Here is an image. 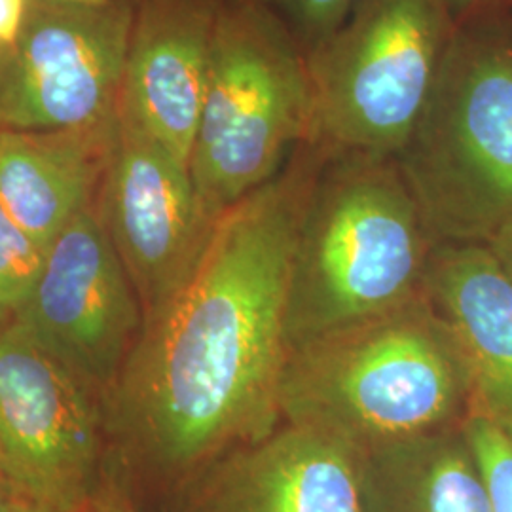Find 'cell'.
Segmentation results:
<instances>
[{"mask_svg": "<svg viewBox=\"0 0 512 512\" xmlns=\"http://www.w3.org/2000/svg\"><path fill=\"white\" fill-rule=\"evenodd\" d=\"M325 148L302 143L220 215L196 270L143 330L101 403L124 458L179 482L281 423L294 247Z\"/></svg>", "mask_w": 512, "mask_h": 512, "instance_id": "6da1fadb", "label": "cell"}, {"mask_svg": "<svg viewBox=\"0 0 512 512\" xmlns=\"http://www.w3.org/2000/svg\"><path fill=\"white\" fill-rule=\"evenodd\" d=\"M281 421L357 450L459 427L471 382L456 340L425 293L289 351Z\"/></svg>", "mask_w": 512, "mask_h": 512, "instance_id": "7a4b0ae2", "label": "cell"}, {"mask_svg": "<svg viewBox=\"0 0 512 512\" xmlns=\"http://www.w3.org/2000/svg\"><path fill=\"white\" fill-rule=\"evenodd\" d=\"M433 247L393 158L329 154L294 247L289 351L421 296Z\"/></svg>", "mask_w": 512, "mask_h": 512, "instance_id": "3957f363", "label": "cell"}, {"mask_svg": "<svg viewBox=\"0 0 512 512\" xmlns=\"http://www.w3.org/2000/svg\"><path fill=\"white\" fill-rule=\"evenodd\" d=\"M437 243H486L512 220V33L456 27L437 82L395 158Z\"/></svg>", "mask_w": 512, "mask_h": 512, "instance_id": "277c9868", "label": "cell"}, {"mask_svg": "<svg viewBox=\"0 0 512 512\" xmlns=\"http://www.w3.org/2000/svg\"><path fill=\"white\" fill-rule=\"evenodd\" d=\"M311 122L306 50L289 25L262 0L222 2L188 164L205 211L219 219L272 181Z\"/></svg>", "mask_w": 512, "mask_h": 512, "instance_id": "5b68a950", "label": "cell"}, {"mask_svg": "<svg viewBox=\"0 0 512 512\" xmlns=\"http://www.w3.org/2000/svg\"><path fill=\"white\" fill-rule=\"evenodd\" d=\"M456 31L444 0H355L306 52L311 145L397 158L437 82Z\"/></svg>", "mask_w": 512, "mask_h": 512, "instance_id": "8992f818", "label": "cell"}, {"mask_svg": "<svg viewBox=\"0 0 512 512\" xmlns=\"http://www.w3.org/2000/svg\"><path fill=\"white\" fill-rule=\"evenodd\" d=\"M135 8L37 0L0 57V131L103 126L118 109Z\"/></svg>", "mask_w": 512, "mask_h": 512, "instance_id": "52a82bcc", "label": "cell"}, {"mask_svg": "<svg viewBox=\"0 0 512 512\" xmlns=\"http://www.w3.org/2000/svg\"><path fill=\"white\" fill-rule=\"evenodd\" d=\"M12 321L103 403L143 330V311L97 203L48 245Z\"/></svg>", "mask_w": 512, "mask_h": 512, "instance_id": "ba28073f", "label": "cell"}, {"mask_svg": "<svg viewBox=\"0 0 512 512\" xmlns=\"http://www.w3.org/2000/svg\"><path fill=\"white\" fill-rule=\"evenodd\" d=\"M97 207L145 325L196 270L219 219L205 211L188 165L118 109Z\"/></svg>", "mask_w": 512, "mask_h": 512, "instance_id": "9c48e42d", "label": "cell"}, {"mask_svg": "<svg viewBox=\"0 0 512 512\" xmlns=\"http://www.w3.org/2000/svg\"><path fill=\"white\" fill-rule=\"evenodd\" d=\"M101 406L12 319L0 321V454L31 494L71 512L92 492Z\"/></svg>", "mask_w": 512, "mask_h": 512, "instance_id": "30bf717a", "label": "cell"}, {"mask_svg": "<svg viewBox=\"0 0 512 512\" xmlns=\"http://www.w3.org/2000/svg\"><path fill=\"white\" fill-rule=\"evenodd\" d=\"M177 512H361L359 450L281 421L181 484Z\"/></svg>", "mask_w": 512, "mask_h": 512, "instance_id": "8fae6325", "label": "cell"}, {"mask_svg": "<svg viewBox=\"0 0 512 512\" xmlns=\"http://www.w3.org/2000/svg\"><path fill=\"white\" fill-rule=\"evenodd\" d=\"M222 0H143L133 16L118 110L190 164Z\"/></svg>", "mask_w": 512, "mask_h": 512, "instance_id": "7c38bea8", "label": "cell"}, {"mask_svg": "<svg viewBox=\"0 0 512 512\" xmlns=\"http://www.w3.org/2000/svg\"><path fill=\"white\" fill-rule=\"evenodd\" d=\"M423 293L452 332L471 410L512 433V279L486 243H437Z\"/></svg>", "mask_w": 512, "mask_h": 512, "instance_id": "4fadbf2b", "label": "cell"}, {"mask_svg": "<svg viewBox=\"0 0 512 512\" xmlns=\"http://www.w3.org/2000/svg\"><path fill=\"white\" fill-rule=\"evenodd\" d=\"M112 126L114 118L95 128L0 131V205L44 251L95 203Z\"/></svg>", "mask_w": 512, "mask_h": 512, "instance_id": "5bb4252c", "label": "cell"}, {"mask_svg": "<svg viewBox=\"0 0 512 512\" xmlns=\"http://www.w3.org/2000/svg\"><path fill=\"white\" fill-rule=\"evenodd\" d=\"M361 512H492L461 425L359 450Z\"/></svg>", "mask_w": 512, "mask_h": 512, "instance_id": "9a60e30c", "label": "cell"}, {"mask_svg": "<svg viewBox=\"0 0 512 512\" xmlns=\"http://www.w3.org/2000/svg\"><path fill=\"white\" fill-rule=\"evenodd\" d=\"M461 431L473 452L492 512H512V433L469 412Z\"/></svg>", "mask_w": 512, "mask_h": 512, "instance_id": "2e32d148", "label": "cell"}, {"mask_svg": "<svg viewBox=\"0 0 512 512\" xmlns=\"http://www.w3.org/2000/svg\"><path fill=\"white\" fill-rule=\"evenodd\" d=\"M44 253L0 205V321L12 319L35 287Z\"/></svg>", "mask_w": 512, "mask_h": 512, "instance_id": "e0dca14e", "label": "cell"}, {"mask_svg": "<svg viewBox=\"0 0 512 512\" xmlns=\"http://www.w3.org/2000/svg\"><path fill=\"white\" fill-rule=\"evenodd\" d=\"M289 25L308 52L348 16L355 0H262Z\"/></svg>", "mask_w": 512, "mask_h": 512, "instance_id": "ac0fdd59", "label": "cell"}, {"mask_svg": "<svg viewBox=\"0 0 512 512\" xmlns=\"http://www.w3.org/2000/svg\"><path fill=\"white\" fill-rule=\"evenodd\" d=\"M71 512H137L126 486L116 478L97 480L92 492L86 495Z\"/></svg>", "mask_w": 512, "mask_h": 512, "instance_id": "d6986e66", "label": "cell"}, {"mask_svg": "<svg viewBox=\"0 0 512 512\" xmlns=\"http://www.w3.org/2000/svg\"><path fill=\"white\" fill-rule=\"evenodd\" d=\"M27 10V0H0V50L16 42Z\"/></svg>", "mask_w": 512, "mask_h": 512, "instance_id": "ffe728a7", "label": "cell"}, {"mask_svg": "<svg viewBox=\"0 0 512 512\" xmlns=\"http://www.w3.org/2000/svg\"><path fill=\"white\" fill-rule=\"evenodd\" d=\"M501 270L512 279V220L503 224L492 238L486 241Z\"/></svg>", "mask_w": 512, "mask_h": 512, "instance_id": "44dd1931", "label": "cell"}, {"mask_svg": "<svg viewBox=\"0 0 512 512\" xmlns=\"http://www.w3.org/2000/svg\"><path fill=\"white\" fill-rule=\"evenodd\" d=\"M497 0H444L456 27L461 23L484 18V14L494 6Z\"/></svg>", "mask_w": 512, "mask_h": 512, "instance_id": "7402d4cb", "label": "cell"}, {"mask_svg": "<svg viewBox=\"0 0 512 512\" xmlns=\"http://www.w3.org/2000/svg\"><path fill=\"white\" fill-rule=\"evenodd\" d=\"M29 495L33 494L27 492L14 476L6 473L0 467V512L12 511L18 503H21Z\"/></svg>", "mask_w": 512, "mask_h": 512, "instance_id": "603a6c76", "label": "cell"}, {"mask_svg": "<svg viewBox=\"0 0 512 512\" xmlns=\"http://www.w3.org/2000/svg\"><path fill=\"white\" fill-rule=\"evenodd\" d=\"M10 512H63L59 511L54 505L38 499L35 495H29L25 497L21 503H18L14 509Z\"/></svg>", "mask_w": 512, "mask_h": 512, "instance_id": "cb8c5ba5", "label": "cell"}, {"mask_svg": "<svg viewBox=\"0 0 512 512\" xmlns=\"http://www.w3.org/2000/svg\"><path fill=\"white\" fill-rule=\"evenodd\" d=\"M57 2H71V4H99L105 0H57Z\"/></svg>", "mask_w": 512, "mask_h": 512, "instance_id": "d4e9b609", "label": "cell"}, {"mask_svg": "<svg viewBox=\"0 0 512 512\" xmlns=\"http://www.w3.org/2000/svg\"><path fill=\"white\" fill-rule=\"evenodd\" d=\"M0 467H2V469L8 473V469H6V461H4V458H2V454H0Z\"/></svg>", "mask_w": 512, "mask_h": 512, "instance_id": "484cf974", "label": "cell"}, {"mask_svg": "<svg viewBox=\"0 0 512 512\" xmlns=\"http://www.w3.org/2000/svg\"><path fill=\"white\" fill-rule=\"evenodd\" d=\"M509 29H511V33H512V14H511V27H509Z\"/></svg>", "mask_w": 512, "mask_h": 512, "instance_id": "4316f807", "label": "cell"}]
</instances>
